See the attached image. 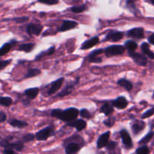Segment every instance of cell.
I'll use <instances>...</instances> for the list:
<instances>
[{"instance_id": "cell-1", "label": "cell", "mask_w": 154, "mask_h": 154, "mask_svg": "<svg viewBox=\"0 0 154 154\" xmlns=\"http://www.w3.org/2000/svg\"><path fill=\"white\" fill-rule=\"evenodd\" d=\"M51 114L53 117H57V118L60 119L63 121L70 122L75 120L79 114V111L76 108H68L65 111H62L60 109H54L51 111Z\"/></svg>"}, {"instance_id": "cell-2", "label": "cell", "mask_w": 154, "mask_h": 154, "mask_svg": "<svg viewBox=\"0 0 154 154\" xmlns=\"http://www.w3.org/2000/svg\"><path fill=\"white\" fill-rule=\"evenodd\" d=\"M124 51H125V48L123 46H121V45H112V46L106 48L105 50L106 55L108 56V57L122 54Z\"/></svg>"}, {"instance_id": "cell-3", "label": "cell", "mask_w": 154, "mask_h": 154, "mask_svg": "<svg viewBox=\"0 0 154 154\" xmlns=\"http://www.w3.org/2000/svg\"><path fill=\"white\" fill-rule=\"evenodd\" d=\"M52 132V126H47V127L44 128L42 130L38 132L36 134V135H35V137H36V139L39 140V141H45V140H47L49 138V136L51 135Z\"/></svg>"}, {"instance_id": "cell-4", "label": "cell", "mask_w": 154, "mask_h": 154, "mask_svg": "<svg viewBox=\"0 0 154 154\" xmlns=\"http://www.w3.org/2000/svg\"><path fill=\"white\" fill-rule=\"evenodd\" d=\"M129 55L131 56V58L133 59L136 64L141 66H146L147 64V60L143 55L137 53H134V51H130Z\"/></svg>"}, {"instance_id": "cell-5", "label": "cell", "mask_w": 154, "mask_h": 154, "mask_svg": "<svg viewBox=\"0 0 154 154\" xmlns=\"http://www.w3.org/2000/svg\"><path fill=\"white\" fill-rule=\"evenodd\" d=\"M120 135H121V138H122L124 145H125L128 149L132 147L133 146L132 141H131V137H130L129 134L128 133V132H127L126 130H125V129H123V130H122L120 132Z\"/></svg>"}, {"instance_id": "cell-6", "label": "cell", "mask_w": 154, "mask_h": 154, "mask_svg": "<svg viewBox=\"0 0 154 154\" xmlns=\"http://www.w3.org/2000/svg\"><path fill=\"white\" fill-rule=\"evenodd\" d=\"M63 78H59V79H57V81H55L54 82H53L52 84H51V87H50L49 90H48V96H51V95L54 94V93H55L56 92H57V90L60 88V87H61L62 84H63Z\"/></svg>"}, {"instance_id": "cell-7", "label": "cell", "mask_w": 154, "mask_h": 154, "mask_svg": "<svg viewBox=\"0 0 154 154\" xmlns=\"http://www.w3.org/2000/svg\"><path fill=\"white\" fill-rule=\"evenodd\" d=\"M110 132H107L103 134V135H101L99 137V138L98 140V142H97L98 148H102V147H106L107 145V144L109 142V138H110Z\"/></svg>"}, {"instance_id": "cell-8", "label": "cell", "mask_w": 154, "mask_h": 154, "mask_svg": "<svg viewBox=\"0 0 154 154\" xmlns=\"http://www.w3.org/2000/svg\"><path fill=\"white\" fill-rule=\"evenodd\" d=\"M42 30V26L39 24H30L27 28V32L30 35H39Z\"/></svg>"}, {"instance_id": "cell-9", "label": "cell", "mask_w": 154, "mask_h": 154, "mask_svg": "<svg viewBox=\"0 0 154 154\" xmlns=\"http://www.w3.org/2000/svg\"><path fill=\"white\" fill-rule=\"evenodd\" d=\"M69 126H72V127L75 128L78 131H82L86 127V122L83 120H72L68 123Z\"/></svg>"}, {"instance_id": "cell-10", "label": "cell", "mask_w": 154, "mask_h": 154, "mask_svg": "<svg viewBox=\"0 0 154 154\" xmlns=\"http://www.w3.org/2000/svg\"><path fill=\"white\" fill-rule=\"evenodd\" d=\"M113 105L118 109H124L128 105V101L126 100L125 97L123 96H120V97L117 98L115 101L113 102Z\"/></svg>"}, {"instance_id": "cell-11", "label": "cell", "mask_w": 154, "mask_h": 154, "mask_svg": "<svg viewBox=\"0 0 154 154\" xmlns=\"http://www.w3.org/2000/svg\"><path fill=\"white\" fill-rule=\"evenodd\" d=\"M128 36L135 38H142L144 36L143 29L142 28H134L128 32Z\"/></svg>"}, {"instance_id": "cell-12", "label": "cell", "mask_w": 154, "mask_h": 154, "mask_svg": "<svg viewBox=\"0 0 154 154\" xmlns=\"http://www.w3.org/2000/svg\"><path fill=\"white\" fill-rule=\"evenodd\" d=\"M76 26H77V23L75 22V21L65 20L63 21V24H62L61 26H60V29H59V31L60 32L68 31V30L74 29Z\"/></svg>"}, {"instance_id": "cell-13", "label": "cell", "mask_w": 154, "mask_h": 154, "mask_svg": "<svg viewBox=\"0 0 154 154\" xmlns=\"http://www.w3.org/2000/svg\"><path fill=\"white\" fill-rule=\"evenodd\" d=\"M123 38V32H110L106 37L105 40L110 41V42H118Z\"/></svg>"}, {"instance_id": "cell-14", "label": "cell", "mask_w": 154, "mask_h": 154, "mask_svg": "<svg viewBox=\"0 0 154 154\" xmlns=\"http://www.w3.org/2000/svg\"><path fill=\"white\" fill-rule=\"evenodd\" d=\"M98 42H99V38L97 37V36L96 37L92 38L89 39V40L85 41V42L82 44V49H89V48H92V47H94L95 45H96Z\"/></svg>"}, {"instance_id": "cell-15", "label": "cell", "mask_w": 154, "mask_h": 154, "mask_svg": "<svg viewBox=\"0 0 154 154\" xmlns=\"http://www.w3.org/2000/svg\"><path fill=\"white\" fill-rule=\"evenodd\" d=\"M5 148L12 149V150H15L17 151H21L24 148V144L21 141H18L15 143H10L8 142L5 145Z\"/></svg>"}, {"instance_id": "cell-16", "label": "cell", "mask_w": 154, "mask_h": 154, "mask_svg": "<svg viewBox=\"0 0 154 154\" xmlns=\"http://www.w3.org/2000/svg\"><path fill=\"white\" fill-rule=\"evenodd\" d=\"M80 150L79 144L77 143H69L66 147V153L72 154L78 152Z\"/></svg>"}, {"instance_id": "cell-17", "label": "cell", "mask_w": 154, "mask_h": 154, "mask_svg": "<svg viewBox=\"0 0 154 154\" xmlns=\"http://www.w3.org/2000/svg\"><path fill=\"white\" fill-rule=\"evenodd\" d=\"M145 127V123L142 121H136L132 125V130L134 134H137L143 130Z\"/></svg>"}, {"instance_id": "cell-18", "label": "cell", "mask_w": 154, "mask_h": 154, "mask_svg": "<svg viewBox=\"0 0 154 154\" xmlns=\"http://www.w3.org/2000/svg\"><path fill=\"white\" fill-rule=\"evenodd\" d=\"M39 90V88H30L25 90V95L30 99H33L38 96Z\"/></svg>"}, {"instance_id": "cell-19", "label": "cell", "mask_w": 154, "mask_h": 154, "mask_svg": "<svg viewBox=\"0 0 154 154\" xmlns=\"http://www.w3.org/2000/svg\"><path fill=\"white\" fill-rule=\"evenodd\" d=\"M117 84H119V86L123 87V88H125L126 90H128V91L131 90L133 87L131 83L125 79H120L119 81H118Z\"/></svg>"}, {"instance_id": "cell-20", "label": "cell", "mask_w": 154, "mask_h": 154, "mask_svg": "<svg viewBox=\"0 0 154 154\" xmlns=\"http://www.w3.org/2000/svg\"><path fill=\"white\" fill-rule=\"evenodd\" d=\"M141 49L142 51L150 59H154V54L152 52V51L149 50V45L146 43H143L141 45Z\"/></svg>"}, {"instance_id": "cell-21", "label": "cell", "mask_w": 154, "mask_h": 154, "mask_svg": "<svg viewBox=\"0 0 154 154\" xmlns=\"http://www.w3.org/2000/svg\"><path fill=\"white\" fill-rule=\"evenodd\" d=\"M35 45L33 43H27V44H24V45H20L19 48H18V50L21 51H24V52H30L34 48Z\"/></svg>"}, {"instance_id": "cell-22", "label": "cell", "mask_w": 154, "mask_h": 154, "mask_svg": "<svg viewBox=\"0 0 154 154\" xmlns=\"http://www.w3.org/2000/svg\"><path fill=\"white\" fill-rule=\"evenodd\" d=\"M101 111L104 113L105 115H110L113 112V108L109 104L106 103L103 105L101 108Z\"/></svg>"}, {"instance_id": "cell-23", "label": "cell", "mask_w": 154, "mask_h": 154, "mask_svg": "<svg viewBox=\"0 0 154 154\" xmlns=\"http://www.w3.org/2000/svg\"><path fill=\"white\" fill-rule=\"evenodd\" d=\"M10 124L11 126L17 128H24L27 126V123H26V122H23L18 120H12L10 122Z\"/></svg>"}, {"instance_id": "cell-24", "label": "cell", "mask_w": 154, "mask_h": 154, "mask_svg": "<svg viewBox=\"0 0 154 154\" xmlns=\"http://www.w3.org/2000/svg\"><path fill=\"white\" fill-rule=\"evenodd\" d=\"M11 48V43H6L0 48V57L5 55Z\"/></svg>"}, {"instance_id": "cell-25", "label": "cell", "mask_w": 154, "mask_h": 154, "mask_svg": "<svg viewBox=\"0 0 154 154\" xmlns=\"http://www.w3.org/2000/svg\"><path fill=\"white\" fill-rule=\"evenodd\" d=\"M125 47L128 51H134L137 48V45L135 42L134 41H128L125 42Z\"/></svg>"}, {"instance_id": "cell-26", "label": "cell", "mask_w": 154, "mask_h": 154, "mask_svg": "<svg viewBox=\"0 0 154 154\" xmlns=\"http://www.w3.org/2000/svg\"><path fill=\"white\" fill-rule=\"evenodd\" d=\"M41 74V71L37 69H30L27 72V74L26 75L25 78H33V77L37 76V75H40Z\"/></svg>"}, {"instance_id": "cell-27", "label": "cell", "mask_w": 154, "mask_h": 154, "mask_svg": "<svg viewBox=\"0 0 154 154\" xmlns=\"http://www.w3.org/2000/svg\"><path fill=\"white\" fill-rule=\"evenodd\" d=\"M12 104V99L9 97H0V105L8 107Z\"/></svg>"}, {"instance_id": "cell-28", "label": "cell", "mask_w": 154, "mask_h": 154, "mask_svg": "<svg viewBox=\"0 0 154 154\" xmlns=\"http://www.w3.org/2000/svg\"><path fill=\"white\" fill-rule=\"evenodd\" d=\"M54 51H55V48H54V46L51 47V48H50L47 51L42 53V54H40L39 55H38L37 57H36V60H39V59L42 58V57H43L45 55H48V56L51 55V54H54Z\"/></svg>"}, {"instance_id": "cell-29", "label": "cell", "mask_w": 154, "mask_h": 154, "mask_svg": "<svg viewBox=\"0 0 154 154\" xmlns=\"http://www.w3.org/2000/svg\"><path fill=\"white\" fill-rule=\"evenodd\" d=\"M86 9H87V7H86V5H85L71 8V11H72V12H74V13H81V12L85 11Z\"/></svg>"}, {"instance_id": "cell-30", "label": "cell", "mask_w": 154, "mask_h": 154, "mask_svg": "<svg viewBox=\"0 0 154 154\" xmlns=\"http://www.w3.org/2000/svg\"><path fill=\"white\" fill-rule=\"evenodd\" d=\"M72 86H67L64 90H62L60 93H59V96H64L66 95H69L72 93Z\"/></svg>"}, {"instance_id": "cell-31", "label": "cell", "mask_w": 154, "mask_h": 154, "mask_svg": "<svg viewBox=\"0 0 154 154\" xmlns=\"http://www.w3.org/2000/svg\"><path fill=\"white\" fill-rule=\"evenodd\" d=\"M153 135H154L153 132H149V133L147 134V135H146V136L143 138V139L140 140V144H146V143H148L149 141H150L151 138H152Z\"/></svg>"}, {"instance_id": "cell-32", "label": "cell", "mask_w": 154, "mask_h": 154, "mask_svg": "<svg viewBox=\"0 0 154 154\" xmlns=\"http://www.w3.org/2000/svg\"><path fill=\"white\" fill-rule=\"evenodd\" d=\"M149 153V150L146 145L142 146V147H140V148L136 150V153L137 154H148Z\"/></svg>"}, {"instance_id": "cell-33", "label": "cell", "mask_w": 154, "mask_h": 154, "mask_svg": "<svg viewBox=\"0 0 154 154\" xmlns=\"http://www.w3.org/2000/svg\"><path fill=\"white\" fill-rule=\"evenodd\" d=\"M80 116H81L82 118H86L89 119L91 117V114L89 113V111L86 109H82L80 111Z\"/></svg>"}, {"instance_id": "cell-34", "label": "cell", "mask_w": 154, "mask_h": 154, "mask_svg": "<svg viewBox=\"0 0 154 154\" xmlns=\"http://www.w3.org/2000/svg\"><path fill=\"white\" fill-rule=\"evenodd\" d=\"M88 60L91 63H101L102 62V59L98 57V56H89Z\"/></svg>"}, {"instance_id": "cell-35", "label": "cell", "mask_w": 154, "mask_h": 154, "mask_svg": "<svg viewBox=\"0 0 154 154\" xmlns=\"http://www.w3.org/2000/svg\"><path fill=\"white\" fill-rule=\"evenodd\" d=\"M35 135H33V134H27V135H25L23 137V139H24V141H25V142H29L30 141H33Z\"/></svg>"}, {"instance_id": "cell-36", "label": "cell", "mask_w": 154, "mask_h": 154, "mask_svg": "<svg viewBox=\"0 0 154 154\" xmlns=\"http://www.w3.org/2000/svg\"><path fill=\"white\" fill-rule=\"evenodd\" d=\"M153 114H154V108H151V109L148 110L147 111H146V112L143 114V116H142V118L143 119L147 118V117H151V116H152Z\"/></svg>"}, {"instance_id": "cell-37", "label": "cell", "mask_w": 154, "mask_h": 154, "mask_svg": "<svg viewBox=\"0 0 154 154\" xmlns=\"http://www.w3.org/2000/svg\"><path fill=\"white\" fill-rule=\"evenodd\" d=\"M39 2L47 5H56L58 3V0H38Z\"/></svg>"}, {"instance_id": "cell-38", "label": "cell", "mask_w": 154, "mask_h": 154, "mask_svg": "<svg viewBox=\"0 0 154 154\" xmlns=\"http://www.w3.org/2000/svg\"><path fill=\"white\" fill-rule=\"evenodd\" d=\"M11 60H0V70L5 69L9 65Z\"/></svg>"}, {"instance_id": "cell-39", "label": "cell", "mask_w": 154, "mask_h": 154, "mask_svg": "<svg viewBox=\"0 0 154 154\" xmlns=\"http://www.w3.org/2000/svg\"><path fill=\"white\" fill-rule=\"evenodd\" d=\"M114 123H115V119L113 118V117L107 119V120H105V121H104L105 125L107 126H108V127H111L112 126H113V125H114Z\"/></svg>"}, {"instance_id": "cell-40", "label": "cell", "mask_w": 154, "mask_h": 154, "mask_svg": "<svg viewBox=\"0 0 154 154\" xmlns=\"http://www.w3.org/2000/svg\"><path fill=\"white\" fill-rule=\"evenodd\" d=\"M29 20L27 17H17L14 19H12V20H14L16 23H24L27 22Z\"/></svg>"}, {"instance_id": "cell-41", "label": "cell", "mask_w": 154, "mask_h": 154, "mask_svg": "<svg viewBox=\"0 0 154 154\" xmlns=\"http://www.w3.org/2000/svg\"><path fill=\"white\" fill-rule=\"evenodd\" d=\"M116 146H117V143L115 142V141H110L106 147H107L108 150H113V149L116 148Z\"/></svg>"}, {"instance_id": "cell-42", "label": "cell", "mask_w": 154, "mask_h": 154, "mask_svg": "<svg viewBox=\"0 0 154 154\" xmlns=\"http://www.w3.org/2000/svg\"><path fill=\"white\" fill-rule=\"evenodd\" d=\"M103 52H104V50H103V49L95 50V51H92V52L91 53V54L89 56H98V55H99V54H102Z\"/></svg>"}, {"instance_id": "cell-43", "label": "cell", "mask_w": 154, "mask_h": 154, "mask_svg": "<svg viewBox=\"0 0 154 154\" xmlns=\"http://www.w3.org/2000/svg\"><path fill=\"white\" fill-rule=\"evenodd\" d=\"M6 119H7V116H6V114H5L4 112H2V111H1V112H0V123H3V122H5L6 120Z\"/></svg>"}, {"instance_id": "cell-44", "label": "cell", "mask_w": 154, "mask_h": 154, "mask_svg": "<svg viewBox=\"0 0 154 154\" xmlns=\"http://www.w3.org/2000/svg\"><path fill=\"white\" fill-rule=\"evenodd\" d=\"M3 153H5V154H14V151L12 149L5 148L4 150H3Z\"/></svg>"}, {"instance_id": "cell-45", "label": "cell", "mask_w": 154, "mask_h": 154, "mask_svg": "<svg viewBox=\"0 0 154 154\" xmlns=\"http://www.w3.org/2000/svg\"><path fill=\"white\" fill-rule=\"evenodd\" d=\"M148 40H149V42H150L152 45H154V34H152V35L149 36V38H148Z\"/></svg>"}, {"instance_id": "cell-46", "label": "cell", "mask_w": 154, "mask_h": 154, "mask_svg": "<svg viewBox=\"0 0 154 154\" xmlns=\"http://www.w3.org/2000/svg\"><path fill=\"white\" fill-rule=\"evenodd\" d=\"M149 2H150L152 5H154V0H149Z\"/></svg>"}]
</instances>
